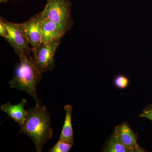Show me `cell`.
Returning <instances> with one entry per match:
<instances>
[{
  "label": "cell",
  "instance_id": "1",
  "mask_svg": "<svg viewBox=\"0 0 152 152\" xmlns=\"http://www.w3.org/2000/svg\"><path fill=\"white\" fill-rule=\"evenodd\" d=\"M19 133L26 134L32 140L36 151H42L44 145L53 135L50 113L46 107L36 104L34 107L28 109L26 119Z\"/></svg>",
  "mask_w": 152,
  "mask_h": 152
},
{
  "label": "cell",
  "instance_id": "2",
  "mask_svg": "<svg viewBox=\"0 0 152 152\" xmlns=\"http://www.w3.org/2000/svg\"><path fill=\"white\" fill-rule=\"evenodd\" d=\"M20 64L17 67L15 75L9 82L12 88L28 93L35 101L36 104H41L37 95V85L42 77V74L35 66L31 57L19 56Z\"/></svg>",
  "mask_w": 152,
  "mask_h": 152
},
{
  "label": "cell",
  "instance_id": "3",
  "mask_svg": "<svg viewBox=\"0 0 152 152\" xmlns=\"http://www.w3.org/2000/svg\"><path fill=\"white\" fill-rule=\"evenodd\" d=\"M72 4L69 0H47L42 11L43 18L51 20L66 34L74 26L71 15Z\"/></svg>",
  "mask_w": 152,
  "mask_h": 152
},
{
  "label": "cell",
  "instance_id": "4",
  "mask_svg": "<svg viewBox=\"0 0 152 152\" xmlns=\"http://www.w3.org/2000/svg\"><path fill=\"white\" fill-rule=\"evenodd\" d=\"M61 42L60 40L48 44L41 43L37 48L33 50L32 59L36 68L42 74L54 69L55 55Z\"/></svg>",
  "mask_w": 152,
  "mask_h": 152
},
{
  "label": "cell",
  "instance_id": "5",
  "mask_svg": "<svg viewBox=\"0 0 152 152\" xmlns=\"http://www.w3.org/2000/svg\"><path fill=\"white\" fill-rule=\"evenodd\" d=\"M0 20L5 25L9 31V35L4 39L13 49L18 56H30L33 49L29 46L30 44L19 28L18 24L7 20L1 17Z\"/></svg>",
  "mask_w": 152,
  "mask_h": 152
},
{
  "label": "cell",
  "instance_id": "6",
  "mask_svg": "<svg viewBox=\"0 0 152 152\" xmlns=\"http://www.w3.org/2000/svg\"><path fill=\"white\" fill-rule=\"evenodd\" d=\"M43 19L42 12L34 15L27 21L18 24L33 50L37 48L42 43V24Z\"/></svg>",
  "mask_w": 152,
  "mask_h": 152
},
{
  "label": "cell",
  "instance_id": "7",
  "mask_svg": "<svg viewBox=\"0 0 152 152\" xmlns=\"http://www.w3.org/2000/svg\"><path fill=\"white\" fill-rule=\"evenodd\" d=\"M114 132L118 140L126 148L133 152H145L138 145L137 134L129 126L128 123H123L115 127Z\"/></svg>",
  "mask_w": 152,
  "mask_h": 152
},
{
  "label": "cell",
  "instance_id": "8",
  "mask_svg": "<svg viewBox=\"0 0 152 152\" xmlns=\"http://www.w3.org/2000/svg\"><path fill=\"white\" fill-rule=\"evenodd\" d=\"M27 102V101L25 99H23L21 102L17 104H12L8 102L1 106L0 109L7 114L9 117L16 122L21 127L23 124L27 114V110L24 109Z\"/></svg>",
  "mask_w": 152,
  "mask_h": 152
},
{
  "label": "cell",
  "instance_id": "9",
  "mask_svg": "<svg viewBox=\"0 0 152 152\" xmlns=\"http://www.w3.org/2000/svg\"><path fill=\"white\" fill-rule=\"evenodd\" d=\"M65 34L58 27L48 19L44 18L42 24V43L48 44L60 40Z\"/></svg>",
  "mask_w": 152,
  "mask_h": 152
},
{
  "label": "cell",
  "instance_id": "10",
  "mask_svg": "<svg viewBox=\"0 0 152 152\" xmlns=\"http://www.w3.org/2000/svg\"><path fill=\"white\" fill-rule=\"evenodd\" d=\"M66 112V116L59 139L74 142V132L72 125V107L66 105L64 107Z\"/></svg>",
  "mask_w": 152,
  "mask_h": 152
},
{
  "label": "cell",
  "instance_id": "11",
  "mask_svg": "<svg viewBox=\"0 0 152 152\" xmlns=\"http://www.w3.org/2000/svg\"><path fill=\"white\" fill-rule=\"evenodd\" d=\"M105 152H133L126 148L118 140L115 132L111 136L104 150Z\"/></svg>",
  "mask_w": 152,
  "mask_h": 152
},
{
  "label": "cell",
  "instance_id": "12",
  "mask_svg": "<svg viewBox=\"0 0 152 152\" xmlns=\"http://www.w3.org/2000/svg\"><path fill=\"white\" fill-rule=\"evenodd\" d=\"M74 145V142L59 139L56 145L49 150L50 152H68Z\"/></svg>",
  "mask_w": 152,
  "mask_h": 152
},
{
  "label": "cell",
  "instance_id": "13",
  "mask_svg": "<svg viewBox=\"0 0 152 152\" xmlns=\"http://www.w3.org/2000/svg\"><path fill=\"white\" fill-rule=\"evenodd\" d=\"M129 79L126 76L120 74L117 75L114 79V83L117 88L124 89L129 85Z\"/></svg>",
  "mask_w": 152,
  "mask_h": 152
},
{
  "label": "cell",
  "instance_id": "14",
  "mask_svg": "<svg viewBox=\"0 0 152 152\" xmlns=\"http://www.w3.org/2000/svg\"><path fill=\"white\" fill-rule=\"evenodd\" d=\"M140 117L146 118L152 121V104L144 109L142 113L140 115Z\"/></svg>",
  "mask_w": 152,
  "mask_h": 152
},
{
  "label": "cell",
  "instance_id": "15",
  "mask_svg": "<svg viewBox=\"0 0 152 152\" xmlns=\"http://www.w3.org/2000/svg\"><path fill=\"white\" fill-rule=\"evenodd\" d=\"M9 35V31L5 25L0 20V36L5 39Z\"/></svg>",
  "mask_w": 152,
  "mask_h": 152
},
{
  "label": "cell",
  "instance_id": "16",
  "mask_svg": "<svg viewBox=\"0 0 152 152\" xmlns=\"http://www.w3.org/2000/svg\"><path fill=\"white\" fill-rule=\"evenodd\" d=\"M9 0H0V3H6Z\"/></svg>",
  "mask_w": 152,
  "mask_h": 152
}]
</instances>
